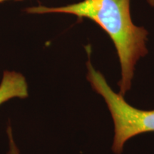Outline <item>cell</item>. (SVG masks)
I'll list each match as a JSON object with an SVG mask.
<instances>
[{
    "label": "cell",
    "mask_w": 154,
    "mask_h": 154,
    "mask_svg": "<svg viewBox=\"0 0 154 154\" xmlns=\"http://www.w3.org/2000/svg\"><path fill=\"white\" fill-rule=\"evenodd\" d=\"M131 0H82L62 7L37 6L27 8L29 14H66L86 18L104 30L114 44L121 69L119 94L124 96L131 88L135 66L148 54V31L133 22Z\"/></svg>",
    "instance_id": "obj_1"
},
{
    "label": "cell",
    "mask_w": 154,
    "mask_h": 154,
    "mask_svg": "<svg viewBox=\"0 0 154 154\" xmlns=\"http://www.w3.org/2000/svg\"><path fill=\"white\" fill-rule=\"evenodd\" d=\"M87 79L93 89L105 100L114 124L113 151L122 153L124 143L130 138L144 133L154 132V110L143 111L131 106L124 96L112 90L105 77L87 62Z\"/></svg>",
    "instance_id": "obj_2"
},
{
    "label": "cell",
    "mask_w": 154,
    "mask_h": 154,
    "mask_svg": "<svg viewBox=\"0 0 154 154\" xmlns=\"http://www.w3.org/2000/svg\"><path fill=\"white\" fill-rule=\"evenodd\" d=\"M28 84L20 73L5 71L0 83V106L14 98L28 97Z\"/></svg>",
    "instance_id": "obj_3"
},
{
    "label": "cell",
    "mask_w": 154,
    "mask_h": 154,
    "mask_svg": "<svg viewBox=\"0 0 154 154\" xmlns=\"http://www.w3.org/2000/svg\"><path fill=\"white\" fill-rule=\"evenodd\" d=\"M7 136H8L9 138V149L7 154H19V151L18 148L15 143L14 138H13L12 134V130H11V127L9 126L7 127Z\"/></svg>",
    "instance_id": "obj_4"
},
{
    "label": "cell",
    "mask_w": 154,
    "mask_h": 154,
    "mask_svg": "<svg viewBox=\"0 0 154 154\" xmlns=\"http://www.w3.org/2000/svg\"><path fill=\"white\" fill-rule=\"evenodd\" d=\"M147 2L149 5H151V7H154V0H147Z\"/></svg>",
    "instance_id": "obj_5"
},
{
    "label": "cell",
    "mask_w": 154,
    "mask_h": 154,
    "mask_svg": "<svg viewBox=\"0 0 154 154\" xmlns=\"http://www.w3.org/2000/svg\"><path fill=\"white\" fill-rule=\"evenodd\" d=\"M5 1H8V0H0V3L3 2H5Z\"/></svg>",
    "instance_id": "obj_6"
}]
</instances>
